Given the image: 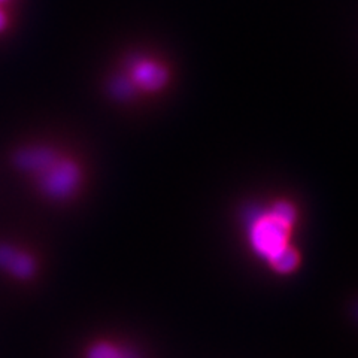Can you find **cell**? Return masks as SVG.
Returning a JSON list of instances; mask_svg holds the SVG:
<instances>
[{
    "label": "cell",
    "instance_id": "obj_7",
    "mask_svg": "<svg viewBox=\"0 0 358 358\" xmlns=\"http://www.w3.org/2000/svg\"><path fill=\"white\" fill-rule=\"evenodd\" d=\"M88 358H129V357L124 352H121L114 345L99 343L90 350Z\"/></svg>",
    "mask_w": 358,
    "mask_h": 358
},
{
    "label": "cell",
    "instance_id": "obj_9",
    "mask_svg": "<svg viewBox=\"0 0 358 358\" xmlns=\"http://www.w3.org/2000/svg\"><path fill=\"white\" fill-rule=\"evenodd\" d=\"M0 2H5V0H0Z\"/></svg>",
    "mask_w": 358,
    "mask_h": 358
},
{
    "label": "cell",
    "instance_id": "obj_6",
    "mask_svg": "<svg viewBox=\"0 0 358 358\" xmlns=\"http://www.w3.org/2000/svg\"><path fill=\"white\" fill-rule=\"evenodd\" d=\"M267 263L271 264V267L278 273H291L293 271H296L300 263V254L294 246L291 245L288 248L273 255Z\"/></svg>",
    "mask_w": 358,
    "mask_h": 358
},
{
    "label": "cell",
    "instance_id": "obj_3",
    "mask_svg": "<svg viewBox=\"0 0 358 358\" xmlns=\"http://www.w3.org/2000/svg\"><path fill=\"white\" fill-rule=\"evenodd\" d=\"M130 83L147 93H157L169 83V71L157 60L134 59L130 64Z\"/></svg>",
    "mask_w": 358,
    "mask_h": 358
},
{
    "label": "cell",
    "instance_id": "obj_1",
    "mask_svg": "<svg viewBox=\"0 0 358 358\" xmlns=\"http://www.w3.org/2000/svg\"><path fill=\"white\" fill-rule=\"evenodd\" d=\"M299 221V210L293 201L278 199L272 205L255 212L248 224L251 248L267 262L291 246V234Z\"/></svg>",
    "mask_w": 358,
    "mask_h": 358
},
{
    "label": "cell",
    "instance_id": "obj_2",
    "mask_svg": "<svg viewBox=\"0 0 358 358\" xmlns=\"http://www.w3.org/2000/svg\"><path fill=\"white\" fill-rule=\"evenodd\" d=\"M81 182V171L72 160L59 159L39 175V185L52 199H66L73 194Z\"/></svg>",
    "mask_w": 358,
    "mask_h": 358
},
{
    "label": "cell",
    "instance_id": "obj_5",
    "mask_svg": "<svg viewBox=\"0 0 358 358\" xmlns=\"http://www.w3.org/2000/svg\"><path fill=\"white\" fill-rule=\"evenodd\" d=\"M0 267L18 278H29L35 272V262L30 255L8 245H0Z\"/></svg>",
    "mask_w": 358,
    "mask_h": 358
},
{
    "label": "cell",
    "instance_id": "obj_4",
    "mask_svg": "<svg viewBox=\"0 0 358 358\" xmlns=\"http://www.w3.org/2000/svg\"><path fill=\"white\" fill-rule=\"evenodd\" d=\"M59 159L60 157L57 155V152L52 151L51 148L36 147L20 151L15 157V164L22 171L41 175Z\"/></svg>",
    "mask_w": 358,
    "mask_h": 358
},
{
    "label": "cell",
    "instance_id": "obj_8",
    "mask_svg": "<svg viewBox=\"0 0 358 358\" xmlns=\"http://www.w3.org/2000/svg\"><path fill=\"white\" fill-rule=\"evenodd\" d=\"M5 27H6V17L2 10H0V31H2Z\"/></svg>",
    "mask_w": 358,
    "mask_h": 358
}]
</instances>
